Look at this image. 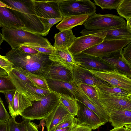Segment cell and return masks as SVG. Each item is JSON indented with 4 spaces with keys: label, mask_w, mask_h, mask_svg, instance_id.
<instances>
[{
    "label": "cell",
    "mask_w": 131,
    "mask_h": 131,
    "mask_svg": "<svg viewBox=\"0 0 131 131\" xmlns=\"http://www.w3.org/2000/svg\"><path fill=\"white\" fill-rule=\"evenodd\" d=\"M16 89L10 80L7 76H0V93H4Z\"/></svg>",
    "instance_id": "e575fe53"
},
{
    "label": "cell",
    "mask_w": 131,
    "mask_h": 131,
    "mask_svg": "<svg viewBox=\"0 0 131 131\" xmlns=\"http://www.w3.org/2000/svg\"><path fill=\"white\" fill-rule=\"evenodd\" d=\"M123 48L122 53L125 59L131 64V42Z\"/></svg>",
    "instance_id": "60d3db41"
},
{
    "label": "cell",
    "mask_w": 131,
    "mask_h": 131,
    "mask_svg": "<svg viewBox=\"0 0 131 131\" xmlns=\"http://www.w3.org/2000/svg\"><path fill=\"white\" fill-rule=\"evenodd\" d=\"M0 131H7V122H0Z\"/></svg>",
    "instance_id": "bcb514c9"
},
{
    "label": "cell",
    "mask_w": 131,
    "mask_h": 131,
    "mask_svg": "<svg viewBox=\"0 0 131 131\" xmlns=\"http://www.w3.org/2000/svg\"><path fill=\"white\" fill-rule=\"evenodd\" d=\"M59 6L63 18L80 15L90 16L96 13V7L90 0H59Z\"/></svg>",
    "instance_id": "8992f818"
},
{
    "label": "cell",
    "mask_w": 131,
    "mask_h": 131,
    "mask_svg": "<svg viewBox=\"0 0 131 131\" xmlns=\"http://www.w3.org/2000/svg\"><path fill=\"white\" fill-rule=\"evenodd\" d=\"M121 17L111 14H95L90 16L83 25L89 30H110L121 27L126 24Z\"/></svg>",
    "instance_id": "5b68a950"
},
{
    "label": "cell",
    "mask_w": 131,
    "mask_h": 131,
    "mask_svg": "<svg viewBox=\"0 0 131 131\" xmlns=\"http://www.w3.org/2000/svg\"><path fill=\"white\" fill-rule=\"evenodd\" d=\"M106 34V31L98 30L96 33L76 37L68 49L72 55L80 53L103 42Z\"/></svg>",
    "instance_id": "30bf717a"
},
{
    "label": "cell",
    "mask_w": 131,
    "mask_h": 131,
    "mask_svg": "<svg viewBox=\"0 0 131 131\" xmlns=\"http://www.w3.org/2000/svg\"><path fill=\"white\" fill-rule=\"evenodd\" d=\"M25 46L32 48L40 53L49 55L55 48L54 47H47L39 44L31 43H26L22 44L19 46Z\"/></svg>",
    "instance_id": "d590c367"
},
{
    "label": "cell",
    "mask_w": 131,
    "mask_h": 131,
    "mask_svg": "<svg viewBox=\"0 0 131 131\" xmlns=\"http://www.w3.org/2000/svg\"><path fill=\"white\" fill-rule=\"evenodd\" d=\"M43 75L47 80L67 82L73 81L71 70L53 62L48 66Z\"/></svg>",
    "instance_id": "ac0fdd59"
},
{
    "label": "cell",
    "mask_w": 131,
    "mask_h": 131,
    "mask_svg": "<svg viewBox=\"0 0 131 131\" xmlns=\"http://www.w3.org/2000/svg\"><path fill=\"white\" fill-rule=\"evenodd\" d=\"M77 120V118H75V116H74L63 121L61 123L58 125L54 128L52 131L59 129L67 127H71Z\"/></svg>",
    "instance_id": "74e56055"
},
{
    "label": "cell",
    "mask_w": 131,
    "mask_h": 131,
    "mask_svg": "<svg viewBox=\"0 0 131 131\" xmlns=\"http://www.w3.org/2000/svg\"><path fill=\"white\" fill-rule=\"evenodd\" d=\"M29 121L24 120L19 123L15 120V117L11 116L7 122V131H27V124Z\"/></svg>",
    "instance_id": "f546056e"
},
{
    "label": "cell",
    "mask_w": 131,
    "mask_h": 131,
    "mask_svg": "<svg viewBox=\"0 0 131 131\" xmlns=\"http://www.w3.org/2000/svg\"><path fill=\"white\" fill-rule=\"evenodd\" d=\"M77 86L76 99L91 110L99 117L101 120L105 123L109 122V115L104 108L100 107L92 102L83 91L80 84Z\"/></svg>",
    "instance_id": "ffe728a7"
},
{
    "label": "cell",
    "mask_w": 131,
    "mask_h": 131,
    "mask_svg": "<svg viewBox=\"0 0 131 131\" xmlns=\"http://www.w3.org/2000/svg\"><path fill=\"white\" fill-rule=\"evenodd\" d=\"M49 55L41 53L31 54L22 51L19 47L12 49L6 53L5 57L13 64L27 72L43 75L52 62Z\"/></svg>",
    "instance_id": "6da1fadb"
},
{
    "label": "cell",
    "mask_w": 131,
    "mask_h": 131,
    "mask_svg": "<svg viewBox=\"0 0 131 131\" xmlns=\"http://www.w3.org/2000/svg\"><path fill=\"white\" fill-rule=\"evenodd\" d=\"M13 64L5 57L0 54V67L5 70L8 74L12 70Z\"/></svg>",
    "instance_id": "8d00e7d4"
},
{
    "label": "cell",
    "mask_w": 131,
    "mask_h": 131,
    "mask_svg": "<svg viewBox=\"0 0 131 131\" xmlns=\"http://www.w3.org/2000/svg\"><path fill=\"white\" fill-rule=\"evenodd\" d=\"M110 131H131L129 130L125 127L123 126L121 127L114 128L110 130Z\"/></svg>",
    "instance_id": "7dc6e473"
},
{
    "label": "cell",
    "mask_w": 131,
    "mask_h": 131,
    "mask_svg": "<svg viewBox=\"0 0 131 131\" xmlns=\"http://www.w3.org/2000/svg\"><path fill=\"white\" fill-rule=\"evenodd\" d=\"M79 84L83 91L88 96L92 102L99 106L103 107L98 98L94 87L84 84Z\"/></svg>",
    "instance_id": "d6a6232c"
},
{
    "label": "cell",
    "mask_w": 131,
    "mask_h": 131,
    "mask_svg": "<svg viewBox=\"0 0 131 131\" xmlns=\"http://www.w3.org/2000/svg\"><path fill=\"white\" fill-rule=\"evenodd\" d=\"M72 56L78 65L85 69L106 71L114 69L101 58L81 53Z\"/></svg>",
    "instance_id": "4fadbf2b"
},
{
    "label": "cell",
    "mask_w": 131,
    "mask_h": 131,
    "mask_svg": "<svg viewBox=\"0 0 131 131\" xmlns=\"http://www.w3.org/2000/svg\"><path fill=\"white\" fill-rule=\"evenodd\" d=\"M71 71L73 81L76 85L84 84L98 88L112 86L109 83L101 80L78 65L75 66Z\"/></svg>",
    "instance_id": "8fae6325"
},
{
    "label": "cell",
    "mask_w": 131,
    "mask_h": 131,
    "mask_svg": "<svg viewBox=\"0 0 131 131\" xmlns=\"http://www.w3.org/2000/svg\"><path fill=\"white\" fill-rule=\"evenodd\" d=\"M98 89L101 92L107 94L131 97V93L118 87L112 86L103 87Z\"/></svg>",
    "instance_id": "1f68e13d"
},
{
    "label": "cell",
    "mask_w": 131,
    "mask_h": 131,
    "mask_svg": "<svg viewBox=\"0 0 131 131\" xmlns=\"http://www.w3.org/2000/svg\"><path fill=\"white\" fill-rule=\"evenodd\" d=\"M4 40L12 49L19 47L22 44L31 43L39 44L47 47H53L48 40L40 35L20 29H1Z\"/></svg>",
    "instance_id": "277c9868"
},
{
    "label": "cell",
    "mask_w": 131,
    "mask_h": 131,
    "mask_svg": "<svg viewBox=\"0 0 131 131\" xmlns=\"http://www.w3.org/2000/svg\"><path fill=\"white\" fill-rule=\"evenodd\" d=\"M71 127H67L66 128L59 129L53 131H70Z\"/></svg>",
    "instance_id": "681fc988"
},
{
    "label": "cell",
    "mask_w": 131,
    "mask_h": 131,
    "mask_svg": "<svg viewBox=\"0 0 131 131\" xmlns=\"http://www.w3.org/2000/svg\"><path fill=\"white\" fill-rule=\"evenodd\" d=\"M32 104V102L25 94L16 90L9 114L11 116L14 117L20 115L25 109Z\"/></svg>",
    "instance_id": "44dd1931"
},
{
    "label": "cell",
    "mask_w": 131,
    "mask_h": 131,
    "mask_svg": "<svg viewBox=\"0 0 131 131\" xmlns=\"http://www.w3.org/2000/svg\"><path fill=\"white\" fill-rule=\"evenodd\" d=\"M74 116L60 101L53 111L44 119L47 131H52L58 125Z\"/></svg>",
    "instance_id": "e0dca14e"
},
{
    "label": "cell",
    "mask_w": 131,
    "mask_h": 131,
    "mask_svg": "<svg viewBox=\"0 0 131 131\" xmlns=\"http://www.w3.org/2000/svg\"><path fill=\"white\" fill-rule=\"evenodd\" d=\"M15 91H11L4 93L5 99L8 105L10 112L11 109L12 105Z\"/></svg>",
    "instance_id": "7bdbcfd3"
},
{
    "label": "cell",
    "mask_w": 131,
    "mask_h": 131,
    "mask_svg": "<svg viewBox=\"0 0 131 131\" xmlns=\"http://www.w3.org/2000/svg\"><path fill=\"white\" fill-rule=\"evenodd\" d=\"M89 17L88 16L86 15L64 17L56 27L60 31L72 29L76 26L83 24Z\"/></svg>",
    "instance_id": "cb8c5ba5"
},
{
    "label": "cell",
    "mask_w": 131,
    "mask_h": 131,
    "mask_svg": "<svg viewBox=\"0 0 131 131\" xmlns=\"http://www.w3.org/2000/svg\"><path fill=\"white\" fill-rule=\"evenodd\" d=\"M49 58L52 61L71 70L75 66L78 65L67 48H55Z\"/></svg>",
    "instance_id": "d6986e66"
},
{
    "label": "cell",
    "mask_w": 131,
    "mask_h": 131,
    "mask_svg": "<svg viewBox=\"0 0 131 131\" xmlns=\"http://www.w3.org/2000/svg\"><path fill=\"white\" fill-rule=\"evenodd\" d=\"M45 26L49 30L54 25L61 21L63 18H40Z\"/></svg>",
    "instance_id": "ab89813d"
},
{
    "label": "cell",
    "mask_w": 131,
    "mask_h": 131,
    "mask_svg": "<svg viewBox=\"0 0 131 131\" xmlns=\"http://www.w3.org/2000/svg\"><path fill=\"white\" fill-rule=\"evenodd\" d=\"M123 49L102 58V60L114 69L131 77V65L124 58Z\"/></svg>",
    "instance_id": "2e32d148"
},
{
    "label": "cell",
    "mask_w": 131,
    "mask_h": 131,
    "mask_svg": "<svg viewBox=\"0 0 131 131\" xmlns=\"http://www.w3.org/2000/svg\"><path fill=\"white\" fill-rule=\"evenodd\" d=\"M116 10L120 16L128 20L131 18V0H122Z\"/></svg>",
    "instance_id": "4dcf8cb0"
},
{
    "label": "cell",
    "mask_w": 131,
    "mask_h": 131,
    "mask_svg": "<svg viewBox=\"0 0 131 131\" xmlns=\"http://www.w3.org/2000/svg\"><path fill=\"white\" fill-rule=\"evenodd\" d=\"M130 42L131 39L104 40L81 53L101 58L123 49Z\"/></svg>",
    "instance_id": "9c48e42d"
},
{
    "label": "cell",
    "mask_w": 131,
    "mask_h": 131,
    "mask_svg": "<svg viewBox=\"0 0 131 131\" xmlns=\"http://www.w3.org/2000/svg\"><path fill=\"white\" fill-rule=\"evenodd\" d=\"M25 94L31 102L41 101L52 91L28 84L24 88Z\"/></svg>",
    "instance_id": "484cf974"
},
{
    "label": "cell",
    "mask_w": 131,
    "mask_h": 131,
    "mask_svg": "<svg viewBox=\"0 0 131 131\" xmlns=\"http://www.w3.org/2000/svg\"><path fill=\"white\" fill-rule=\"evenodd\" d=\"M29 79L37 86L49 91H51L48 85L47 80L42 74H36L27 72Z\"/></svg>",
    "instance_id": "f1b7e54d"
},
{
    "label": "cell",
    "mask_w": 131,
    "mask_h": 131,
    "mask_svg": "<svg viewBox=\"0 0 131 131\" xmlns=\"http://www.w3.org/2000/svg\"><path fill=\"white\" fill-rule=\"evenodd\" d=\"M19 48L22 51L30 54H35L40 53L32 48L26 46H21Z\"/></svg>",
    "instance_id": "ee69618b"
},
{
    "label": "cell",
    "mask_w": 131,
    "mask_h": 131,
    "mask_svg": "<svg viewBox=\"0 0 131 131\" xmlns=\"http://www.w3.org/2000/svg\"><path fill=\"white\" fill-rule=\"evenodd\" d=\"M10 117L0 97V122H6Z\"/></svg>",
    "instance_id": "f35d334b"
},
{
    "label": "cell",
    "mask_w": 131,
    "mask_h": 131,
    "mask_svg": "<svg viewBox=\"0 0 131 131\" xmlns=\"http://www.w3.org/2000/svg\"><path fill=\"white\" fill-rule=\"evenodd\" d=\"M92 130L88 125L79 124L77 119L72 127L70 131H92Z\"/></svg>",
    "instance_id": "b9f144b4"
},
{
    "label": "cell",
    "mask_w": 131,
    "mask_h": 131,
    "mask_svg": "<svg viewBox=\"0 0 131 131\" xmlns=\"http://www.w3.org/2000/svg\"><path fill=\"white\" fill-rule=\"evenodd\" d=\"M4 40L3 35L1 34L0 31V48L1 44Z\"/></svg>",
    "instance_id": "816d5d0a"
},
{
    "label": "cell",
    "mask_w": 131,
    "mask_h": 131,
    "mask_svg": "<svg viewBox=\"0 0 131 131\" xmlns=\"http://www.w3.org/2000/svg\"><path fill=\"white\" fill-rule=\"evenodd\" d=\"M103 30L106 32L104 40L131 39V30L128 28L126 23L120 28Z\"/></svg>",
    "instance_id": "d4e9b609"
},
{
    "label": "cell",
    "mask_w": 131,
    "mask_h": 131,
    "mask_svg": "<svg viewBox=\"0 0 131 131\" xmlns=\"http://www.w3.org/2000/svg\"><path fill=\"white\" fill-rule=\"evenodd\" d=\"M109 121L114 128L131 124V110H123L113 111L109 114Z\"/></svg>",
    "instance_id": "7402d4cb"
},
{
    "label": "cell",
    "mask_w": 131,
    "mask_h": 131,
    "mask_svg": "<svg viewBox=\"0 0 131 131\" xmlns=\"http://www.w3.org/2000/svg\"><path fill=\"white\" fill-rule=\"evenodd\" d=\"M27 131H39L38 126L34 123L29 121L27 125Z\"/></svg>",
    "instance_id": "f6af8a7d"
},
{
    "label": "cell",
    "mask_w": 131,
    "mask_h": 131,
    "mask_svg": "<svg viewBox=\"0 0 131 131\" xmlns=\"http://www.w3.org/2000/svg\"><path fill=\"white\" fill-rule=\"evenodd\" d=\"M40 124L42 127V130L41 131H44V126L45 125V123L44 119L41 120L40 122Z\"/></svg>",
    "instance_id": "f907efd6"
},
{
    "label": "cell",
    "mask_w": 131,
    "mask_h": 131,
    "mask_svg": "<svg viewBox=\"0 0 131 131\" xmlns=\"http://www.w3.org/2000/svg\"><path fill=\"white\" fill-rule=\"evenodd\" d=\"M60 102L69 112L74 116L77 115L79 109L78 101L72 96L61 93H58Z\"/></svg>",
    "instance_id": "83f0119b"
},
{
    "label": "cell",
    "mask_w": 131,
    "mask_h": 131,
    "mask_svg": "<svg viewBox=\"0 0 131 131\" xmlns=\"http://www.w3.org/2000/svg\"><path fill=\"white\" fill-rule=\"evenodd\" d=\"M29 106L21 113L23 120L31 121L46 118L60 102L58 93L52 91L41 101L31 102Z\"/></svg>",
    "instance_id": "3957f363"
},
{
    "label": "cell",
    "mask_w": 131,
    "mask_h": 131,
    "mask_svg": "<svg viewBox=\"0 0 131 131\" xmlns=\"http://www.w3.org/2000/svg\"><path fill=\"white\" fill-rule=\"evenodd\" d=\"M13 9L24 25L23 30L42 36H47L49 30L35 12L32 0H19Z\"/></svg>",
    "instance_id": "7a4b0ae2"
},
{
    "label": "cell",
    "mask_w": 131,
    "mask_h": 131,
    "mask_svg": "<svg viewBox=\"0 0 131 131\" xmlns=\"http://www.w3.org/2000/svg\"><path fill=\"white\" fill-rule=\"evenodd\" d=\"M86 69L91 74L112 86L121 88L131 93V78L116 69L106 71Z\"/></svg>",
    "instance_id": "52a82bcc"
},
{
    "label": "cell",
    "mask_w": 131,
    "mask_h": 131,
    "mask_svg": "<svg viewBox=\"0 0 131 131\" xmlns=\"http://www.w3.org/2000/svg\"><path fill=\"white\" fill-rule=\"evenodd\" d=\"M78 101L79 109L77 115L79 124L88 125L92 129L95 130L105 124L94 112L81 102Z\"/></svg>",
    "instance_id": "9a60e30c"
},
{
    "label": "cell",
    "mask_w": 131,
    "mask_h": 131,
    "mask_svg": "<svg viewBox=\"0 0 131 131\" xmlns=\"http://www.w3.org/2000/svg\"><path fill=\"white\" fill-rule=\"evenodd\" d=\"M49 87L51 90L58 93L61 89H64L71 93L76 99L77 86L73 81L67 82L54 80H47Z\"/></svg>",
    "instance_id": "4316f807"
},
{
    "label": "cell",
    "mask_w": 131,
    "mask_h": 131,
    "mask_svg": "<svg viewBox=\"0 0 131 131\" xmlns=\"http://www.w3.org/2000/svg\"><path fill=\"white\" fill-rule=\"evenodd\" d=\"M122 0H94L95 4L100 7L102 9L116 10Z\"/></svg>",
    "instance_id": "836d02e7"
},
{
    "label": "cell",
    "mask_w": 131,
    "mask_h": 131,
    "mask_svg": "<svg viewBox=\"0 0 131 131\" xmlns=\"http://www.w3.org/2000/svg\"><path fill=\"white\" fill-rule=\"evenodd\" d=\"M13 9L0 1V27L23 29L24 24Z\"/></svg>",
    "instance_id": "5bb4252c"
},
{
    "label": "cell",
    "mask_w": 131,
    "mask_h": 131,
    "mask_svg": "<svg viewBox=\"0 0 131 131\" xmlns=\"http://www.w3.org/2000/svg\"><path fill=\"white\" fill-rule=\"evenodd\" d=\"M0 76H8V74L7 72L5 70L1 67H0Z\"/></svg>",
    "instance_id": "c3c4849f"
},
{
    "label": "cell",
    "mask_w": 131,
    "mask_h": 131,
    "mask_svg": "<svg viewBox=\"0 0 131 131\" xmlns=\"http://www.w3.org/2000/svg\"><path fill=\"white\" fill-rule=\"evenodd\" d=\"M32 1L35 12L39 17L63 18L59 9V0Z\"/></svg>",
    "instance_id": "7c38bea8"
},
{
    "label": "cell",
    "mask_w": 131,
    "mask_h": 131,
    "mask_svg": "<svg viewBox=\"0 0 131 131\" xmlns=\"http://www.w3.org/2000/svg\"><path fill=\"white\" fill-rule=\"evenodd\" d=\"M94 88L99 101L109 115L113 111L131 110V97L107 94Z\"/></svg>",
    "instance_id": "ba28073f"
},
{
    "label": "cell",
    "mask_w": 131,
    "mask_h": 131,
    "mask_svg": "<svg viewBox=\"0 0 131 131\" xmlns=\"http://www.w3.org/2000/svg\"><path fill=\"white\" fill-rule=\"evenodd\" d=\"M76 37L72 29L61 31L55 35L53 46L55 48L68 49L71 46Z\"/></svg>",
    "instance_id": "603a6c76"
}]
</instances>
